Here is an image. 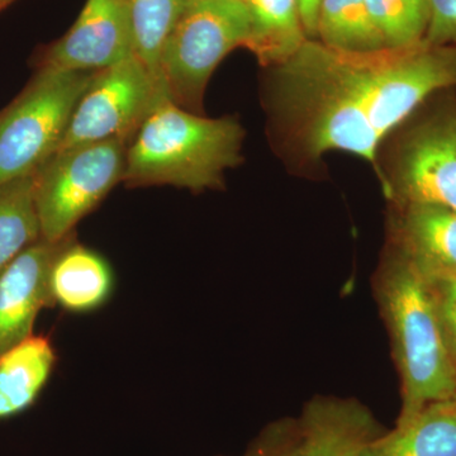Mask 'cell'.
I'll return each mask as SVG.
<instances>
[{
	"mask_svg": "<svg viewBox=\"0 0 456 456\" xmlns=\"http://www.w3.org/2000/svg\"><path fill=\"white\" fill-rule=\"evenodd\" d=\"M298 419L305 456H364L371 441L386 431L369 408L353 398L316 395Z\"/></svg>",
	"mask_w": 456,
	"mask_h": 456,
	"instance_id": "obj_11",
	"label": "cell"
},
{
	"mask_svg": "<svg viewBox=\"0 0 456 456\" xmlns=\"http://www.w3.org/2000/svg\"><path fill=\"white\" fill-rule=\"evenodd\" d=\"M383 191L395 206L431 204L456 212L455 97L407 132Z\"/></svg>",
	"mask_w": 456,
	"mask_h": 456,
	"instance_id": "obj_8",
	"label": "cell"
},
{
	"mask_svg": "<svg viewBox=\"0 0 456 456\" xmlns=\"http://www.w3.org/2000/svg\"><path fill=\"white\" fill-rule=\"evenodd\" d=\"M56 355L46 336H29L0 355V421L25 412L49 382Z\"/></svg>",
	"mask_w": 456,
	"mask_h": 456,
	"instance_id": "obj_14",
	"label": "cell"
},
{
	"mask_svg": "<svg viewBox=\"0 0 456 456\" xmlns=\"http://www.w3.org/2000/svg\"><path fill=\"white\" fill-rule=\"evenodd\" d=\"M9 0H0V8L4 7V5L7 4Z\"/></svg>",
	"mask_w": 456,
	"mask_h": 456,
	"instance_id": "obj_25",
	"label": "cell"
},
{
	"mask_svg": "<svg viewBox=\"0 0 456 456\" xmlns=\"http://www.w3.org/2000/svg\"><path fill=\"white\" fill-rule=\"evenodd\" d=\"M131 56L130 26L121 0H86L77 22L42 56L40 68L99 71Z\"/></svg>",
	"mask_w": 456,
	"mask_h": 456,
	"instance_id": "obj_9",
	"label": "cell"
},
{
	"mask_svg": "<svg viewBox=\"0 0 456 456\" xmlns=\"http://www.w3.org/2000/svg\"><path fill=\"white\" fill-rule=\"evenodd\" d=\"M53 303L73 314H88L112 297V266L101 254L69 236L53 259L50 273Z\"/></svg>",
	"mask_w": 456,
	"mask_h": 456,
	"instance_id": "obj_13",
	"label": "cell"
},
{
	"mask_svg": "<svg viewBox=\"0 0 456 456\" xmlns=\"http://www.w3.org/2000/svg\"><path fill=\"white\" fill-rule=\"evenodd\" d=\"M130 143L103 141L56 152L35 174L42 240L60 242L97 208L125 174Z\"/></svg>",
	"mask_w": 456,
	"mask_h": 456,
	"instance_id": "obj_6",
	"label": "cell"
},
{
	"mask_svg": "<svg viewBox=\"0 0 456 456\" xmlns=\"http://www.w3.org/2000/svg\"><path fill=\"white\" fill-rule=\"evenodd\" d=\"M368 7L386 47L401 49L424 41L430 0H368Z\"/></svg>",
	"mask_w": 456,
	"mask_h": 456,
	"instance_id": "obj_20",
	"label": "cell"
},
{
	"mask_svg": "<svg viewBox=\"0 0 456 456\" xmlns=\"http://www.w3.org/2000/svg\"><path fill=\"white\" fill-rule=\"evenodd\" d=\"M374 289L401 378L397 424H403L428 404L456 399V362L424 275L392 246L377 270Z\"/></svg>",
	"mask_w": 456,
	"mask_h": 456,
	"instance_id": "obj_2",
	"label": "cell"
},
{
	"mask_svg": "<svg viewBox=\"0 0 456 456\" xmlns=\"http://www.w3.org/2000/svg\"><path fill=\"white\" fill-rule=\"evenodd\" d=\"M250 35L246 49L265 68L289 61L310 38L305 35L297 0H246Z\"/></svg>",
	"mask_w": 456,
	"mask_h": 456,
	"instance_id": "obj_16",
	"label": "cell"
},
{
	"mask_svg": "<svg viewBox=\"0 0 456 456\" xmlns=\"http://www.w3.org/2000/svg\"><path fill=\"white\" fill-rule=\"evenodd\" d=\"M250 35L244 0H189L160 57V74L174 103L202 114L212 74Z\"/></svg>",
	"mask_w": 456,
	"mask_h": 456,
	"instance_id": "obj_5",
	"label": "cell"
},
{
	"mask_svg": "<svg viewBox=\"0 0 456 456\" xmlns=\"http://www.w3.org/2000/svg\"><path fill=\"white\" fill-rule=\"evenodd\" d=\"M167 97L163 80L134 55L99 70L75 107L59 151L110 140L131 143Z\"/></svg>",
	"mask_w": 456,
	"mask_h": 456,
	"instance_id": "obj_7",
	"label": "cell"
},
{
	"mask_svg": "<svg viewBox=\"0 0 456 456\" xmlns=\"http://www.w3.org/2000/svg\"><path fill=\"white\" fill-rule=\"evenodd\" d=\"M41 239L35 174L0 185V272Z\"/></svg>",
	"mask_w": 456,
	"mask_h": 456,
	"instance_id": "obj_18",
	"label": "cell"
},
{
	"mask_svg": "<svg viewBox=\"0 0 456 456\" xmlns=\"http://www.w3.org/2000/svg\"><path fill=\"white\" fill-rule=\"evenodd\" d=\"M425 279L444 338L456 362V275Z\"/></svg>",
	"mask_w": 456,
	"mask_h": 456,
	"instance_id": "obj_22",
	"label": "cell"
},
{
	"mask_svg": "<svg viewBox=\"0 0 456 456\" xmlns=\"http://www.w3.org/2000/svg\"><path fill=\"white\" fill-rule=\"evenodd\" d=\"M95 73L40 68L0 112V185L33 175L59 151Z\"/></svg>",
	"mask_w": 456,
	"mask_h": 456,
	"instance_id": "obj_4",
	"label": "cell"
},
{
	"mask_svg": "<svg viewBox=\"0 0 456 456\" xmlns=\"http://www.w3.org/2000/svg\"><path fill=\"white\" fill-rule=\"evenodd\" d=\"M395 207L389 246L426 278L456 275V212L431 204Z\"/></svg>",
	"mask_w": 456,
	"mask_h": 456,
	"instance_id": "obj_12",
	"label": "cell"
},
{
	"mask_svg": "<svg viewBox=\"0 0 456 456\" xmlns=\"http://www.w3.org/2000/svg\"><path fill=\"white\" fill-rule=\"evenodd\" d=\"M424 41L432 46L456 45V0H430Z\"/></svg>",
	"mask_w": 456,
	"mask_h": 456,
	"instance_id": "obj_23",
	"label": "cell"
},
{
	"mask_svg": "<svg viewBox=\"0 0 456 456\" xmlns=\"http://www.w3.org/2000/svg\"><path fill=\"white\" fill-rule=\"evenodd\" d=\"M317 38L331 49L351 53L386 47L371 20L368 0H322Z\"/></svg>",
	"mask_w": 456,
	"mask_h": 456,
	"instance_id": "obj_19",
	"label": "cell"
},
{
	"mask_svg": "<svg viewBox=\"0 0 456 456\" xmlns=\"http://www.w3.org/2000/svg\"><path fill=\"white\" fill-rule=\"evenodd\" d=\"M305 35L310 40H317L318 17L322 0H297Z\"/></svg>",
	"mask_w": 456,
	"mask_h": 456,
	"instance_id": "obj_24",
	"label": "cell"
},
{
	"mask_svg": "<svg viewBox=\"0 0 456 456\" xmlns=\"http://www.w3.org/2000/svg\"><path fill=\"white\" fill-rule=\"evenodd\" d=\"M242 456H305L298 419H281L261 430Z\"/></svg>",
	"mask_w": 456,
	"mask_h": 456,
	"instance_id": "obj_21",
	"label": "cell"
},
{
	"mask_svg": "<svg viewBox=\"0 0 456 456\" xmlns=\"http://www.w3.org/2000/svg\"><path fill=\"white\" fill-rule=\"evenodd\" d=\"M130 26L134 55L159 79L160 57L189 0H121ZM164 83V82H163Z\"/></svg>",
	"mask_w": 456,
	"mask_h": 456,
	"instance_id": "obj_17",
	"label": "cell"
},
{
	"mask_svg": "<svg viewBox=\"0 0 456 456\" xmlns=\"http://www.w3.org/2000/svg\"><path fill=\"white\" fill-rule=\"evenodd\" d=\"M272 70L270 112L288 145L305 161L359 156L382 184L383 141L436 93L456 88V45L351 53L308 40Z\"/></svg>",
	"mask_w": 456,
	"mask_h": 456,
	"instance_id": "obj_1",
	"label": "cell"
},
{
	"mask_svg": "<svg viewBox=\"0 0 456 456\" xmlns=\"http://www.w3.org/2000/svg\"><path fill=\"white\" fill-rule=\"evenodd\" d=\"M364 456H456V399L428 404L371 441Z\"/></svg>",
	"mask_w": 456,
	"mask_h": 456,
	"instance_id": "obj_15",
	"label": "cell"
},
{
	"mask_svg": "<svg viewBox=\"0 0 456 456\" xmlns=\"http://www.w3.org/2000/svg\"><path fill=\"white\" fill-rule=\"evenodd\" d=\"M244 139L233 117L208 118L164 98L128 145L122 182L128 187L221 189L224 173L241 164Z\"/></svg>",
	"mask_w": 456,
	"mask_h": 456,
	"instance_id": "obj_3",
	"label": "cell"
},
{
	"mask_svg": "<svg viewBox=\"0 0 456 456\" xmlns=\"http://www.w3.org/2000/svg\"><path fill=\"white\" fill-rule=\"evenodd\" d=\"M65 240L53 244L41 239L0 272V355L32 336L40 312L55 305L51 266Z\"/></svg>",
	"mask_w": 456,
	"mask_h": 456,
	"instance_id": "obj_10",
	"label": "cell"
},
{
	"mask_svg": "<svg viewBox=\"0 0 456 456\" xmlns=\"http://www.w3.org/2000/svg\"><path fill=\"white\" fill-rule=\"evenodd\" d=\"M244 2H246V0H244Z\"/></svg>",
	"mask_w": 456,
	"mask_h": 456,
	"instance_id": "obj_26",
	"label": "cell"
}]
</instances>
